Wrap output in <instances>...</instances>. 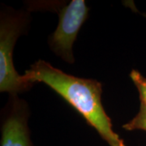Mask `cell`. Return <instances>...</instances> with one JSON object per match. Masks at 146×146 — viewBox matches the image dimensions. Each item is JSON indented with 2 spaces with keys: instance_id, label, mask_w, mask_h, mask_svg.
I'll return each instance as SVG.
<instances>
[{
  "instance_id": "obj_1",
  "label": "cell",
  "mask_w": 146,
  "mask_h": 146,
  "mask_svg": "<svg viewBox=\"0 0 146 146\" xmlns=\"http://www.w3.org/2000/svg\"><path fill=\"white\" fill-rule=\"evenodd\" d=\"M24 77L32 85L41 82L56 92L110 146H126L124 141L112 129L111 119L102 102V86L98 80L73 76L43 60L31 65L25 71Z\"/></svg>"
},
{
  "instance_id": "obj_2",
  "label": "cell",
  "mask_w": 146,
  "mask_h": 146,
  "mask_svg": "<svg viewBox=\"0 0 146 146\" xmlns=\"http://www.w3.org/2000/svg\"><path fill=\"white\" fill-rule=\"evenodd\" d=\"M34 9L54 11L58 15V25L49 38V45L58 56L65 62L73 63L72 46L84 21L88 19L89 8L84 0H72L69 3L42 2L34 3Z\"/></svg>"
},
{
  "instance_id": "obj_3",
  "label": "cell",
  "mask_w": 146,
  "mask_h": 146,
  "mask_svg": "<svg viewBox=\"0 0 146 146\" xmlns=\"http://www.w3.org/2000/svg\"><path fill=\"white\" fill-rule=\"evenodd\" d=\"M22 14L2 15L0 23V91L15 95L30 89L32 84L20 76L13 65V49L16 40L26 26Z\"/></svg>"
},
{
  "instance_id": "obj_4",
  "label": "cell",
  "mask_w": 146,
  "mask_h": 146,
  "mask_svg": "<svg viewBox=\"0 0 146 146\" xmlns=\"http://www.w3.org/2000/svg\"><path fill=\"white\" fill-rule=\"evenodd\" d=\"M11 107L2 127L1 146H32L27 108L20 101H15Z\"/></svg>"
},
{
  "instance_id": "obj_5",
  "label": "cell",
  "mask_w": 146,
  "mask_h": 146,
  "mask_svg": "<svg viewBox=\"0 0 146 146\" xmlns=\"http://www.w3.org/2000/svg\"><path fill=\"white\" fill-rule=\"evenodd\" d=\"M130 77L138 90L141 106L146 109V78L136 70L131 72Z\"/></svg>"
},
{
  "instance_id": "obj_6",
  "label": "cell",
  "mask_w": 146,
  "mask_h": 146,
  "mask_svg": "<svg viewBox=\"0 0 146 146\" xmlns=\"http://www.w3.org/2000/svg\"><path fill=\"white\" fill-rule=\"evenodd\" d=\"M127 131L142 130L146 131V109L142 106H140L138 114L129 123L123 126Z\"/></svg>"
}]
</instances>
